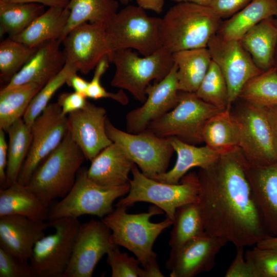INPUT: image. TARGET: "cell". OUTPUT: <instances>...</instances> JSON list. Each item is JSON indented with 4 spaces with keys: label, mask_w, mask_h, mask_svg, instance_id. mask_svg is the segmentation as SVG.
<instances>
[{
    "label": "cell",
    "mask_w": 277,
    "mask_h": 277,
    "mask_svg": "<svg viewBox=\"0 0 277 277\" xmlns=\"http://www.w3.org/2000/svg\"><path fill=\"white\" fill-rule=\"evenodd\" d=\"M221 111L194 92L179 91L177 105L150 123L146 129L159 137H175L195 145L203 142L202 131L206 122Z\"/></svg>",
    "instance_id": "9"
},
{
    "label": "cell",
    "mask_w": 277,
    "mask_h": 277,
    "mask_svg": "<svg viewBox=\"0 0 277 277\" xmlns=\"http://www.w3.org/2000/svg\"><path fill=\"white\" fill-rule=\"evenodd\" d=\"M109 60L108 56L103 57L95 67L93 77L89 82L86 97L94 100L110 98L123 105L128 103V98L123 89L116 93L107 91L101 84V78L109 67Z\"/></svg>",
    "instance_id": "42"
},
{
    "label": "cell",
    "mask_w": 277,
    "mask_h": 277,
    "mask_svg": "<svg viewBox=\"0 0 277 277\" xmlns=\"http://www.w3.org/2000/svg\"><path fill=\"white\" fill-rule=\"evenodd\" d=\"M115 207L102 219L111 230L113 243L132 252L144 269L157 264L153 244L159 235L173 225V221L166 217L161 222H151L152 216L164 212L155 205L150 206L147 212L136 214L128 213L127 207Z\"/></svg>",
    "instance_id": "3"
},
{
    "label": "cell",
    "mask_w": 277,
    "mask_h": 277,
    "mask_svg": "<svg viewBox=\"0 0 277 277\" xmlns=\"http://www.w3.org/2000/svg\"><path fill=\"white\" fill-rule=\"evenodd\" d=\"M228 242L205 233L171 248L165 268L170 277H193L209 272L214 267L217 254Z\"/></svg>",
    "instance_id": "17"
},
{
    "label": "cell",
    "mask_w": 277,
    "mask_h": 277,
    "mask_svg": "<svg viewBox=\"0 0 277 277\" xmlns=\"http://www.w3.org/2000/svg\"><path fill=\"white\" fill-rule=\"evenodd\" d=\"M133 164L123 149L112 143L91 161L87 174L100 185L120 186L129 184V174Z\"/></svg>",
    "instance_id": "23"
},
{
    "label": "cell",
    "mask_w": 277,
    "mask_h": 277,
    "mask_svg": "<svg viewBox=\"0 0 277 277\" xmlns=\"http://www.w3.org/2000/svg\"><path fill=\"white\" fill-rule=\"evenodd\" d=\"M137 6L144 10L160 13L163 10L164 0H136Z\"/></svg>",
    "instance_id": "50"
},
{
    "label": "cell",
    "mask_w": 277,
    "mask_h": 277,
    "mask_svg": "<svg viewBox=\"0 0 277 277\" xmlns=\"http://www.w3.org/2000/svg\"><path fill=\"white\" fill-rule=\"evenodd\" d=\"M66 62L86 74L105 56L112 53L106 39L104 23H85L72 29L64 38Z\"/></svg>",
    "instance_id": "16"
},
{
    "label": "cell",
    "mask_w": 277,
    "mask_h": 277,
    "mask_svg": "<svg viewBox=\"0 0 277 277\" xmlns=\"http://www.w3.org/2000/svg\"><path fill=\"white\" fill-rule=\"evenodd\" d=\"M179 3H189L194 4L209 6L212 0H172Z\"/></svg>",
    "instance_id": "53"
},
{
    "label": "cell",
    "mask_w": 277,
    "mask_h": 277,
    "mask_svg": "<svg viewBox=\"0 0 277 277\" xmlns=\"http://www.w3.org/2000/svg\"><path fill=\"white\" fill-rule=\"evenodd\" d=\"M277 0H252L230 17L222 22L217 33L227 40L240 41L261 21L274 17Z\"/></svg>",
    "instance_id": "28"
},
{
    "label": "cell",
    "mask_w": 277,
    "mask_h": 277,
    "mask_svg": "<svg viewBox=\"0 0 277 277\" xmlns=\"http://www.w3.org/2000/svg\"><path fill=\"white\" fill-rule=\"evenodd\" d=\"M115 66L111 85L129 91L135 99L144 103L150 82H159L170 72L173 65L172 53L164 47L152 54L140 57L132 49L118 50L109 57Z\"/></svg>",
    "instance_id": "6"
},
{
    "label": "cell",
    "mask_w": 277,
    "mask_h": 277,
    "mask_svg": "<svg viewBox=\"0 0 277 277\" xmlns=\"http://www.w3.org/2000/svg\"><path fill=\"white\" fill-rule=\"evenodd\" d=\"M263 107L277 105V69L274 66L250 79L239 98Z\"/></svg>",
    "instance_id": "36"
},
{
    "label": "cell",
    "mask_w": 277,
    "mask_h": 277,
    "mask_svg": "<svg viewBox=\"0 0 277 277\" xmlns=\"http://www.w3.org/2000/svg\"><path fill=\"white\" fill-rule=\"evenodd\" d=\"M274 66L277 69V47L275 53Z\"/></svg>",
    "instance_id": "54"
},
{
    "label": "cell",
    "mask_w": 277,
    "mask_h": 277,
    "mask_svg": "<svg viewBox=\"0 0 277 277\" xmlns=\"http://www.w3.org/2000/svg\"><path fill=\"white\" fill-rule=\"evenodd\" d=\"M240 148L199 168L198 203L205 232L237 247L268 237L254 202Z\"/></svg>",
    "instance_id": "1"
},
{
    "label": "cell",
    "mask_w": 277,
    "mask_h": 277,
    "mask_svg": "<svg viewBox=\"0 0 277 277\" xmlns=\"http://www.w3.org/2000/svg\"><path fill=\"white\" fill-rule=\"evenodd\" d=\"M43 86L30 83L0 91V129L7 132L10 126L23 118L31 101Z\"/></svg>",
    "instance_id": "32"
},
{
    "label": "cell",
    "mask_w": 277,
    "mask_h": 277,
    "mask_svg": "<svg viewBox=\"0 0 277 277\" xmlns=\"http://www.w3.org/2000/svg\"><path fill=\"white\" fill-rule=\"evenodd\" d=\"M69 0H0V3H35L50 7H67Z\"/></svg>",
    "instance_id": "48"
},
{
    "label": "cell",
    "mask_w": 277,
    "mask_h": 277,
    "mask_svg": "<svg viewBox=\"0 0 277 277\" xmlns=\"http://www.w3.org/2000/svg\"><path fill=\"white\" fill-rule=\"evenodd\" d=\"M7 133L8 134L9 142L4 188L10 186L17 181L18 175L29 152L32 140L31 127L28 126L23 118L15 122Z\"/></svg>",
    "instance_id": "33"
},
{
    "label": "cell",
    "mask_w": 277,
    "mask_h": 277,
    "mask_svg": "<svg viewBox=\"0 0 277 277\" xmlns=\"http://www.w3.org/2000/svg\"><path fill=\"white\" fill-rule=\"evenodd\" d=\"M37 48H30L11 38L0 44V77L7 83L31 58Z\"/></svg>",
    "instance_id": "37"
},
{
    "label": "cell",
    "mask_w": 277,
    "mask_h": 277,
    "mask_svg": "<svg viewBox=\"0 0 277 277\" xmlns=\"http://www.w3.org/2000/svg\"><path fill=\"white\" fill-rule=\"evenodd\" d=\"M77 71L73 66L66 63L62 70L42 88L31 101L23 117L28 126L31 127L36 118L49 104L55 92L67 84L70 78Z\"/></svg>",
    "instance_id": "39"
},
{
    "label": "cell",
    "mask_w": 277,
    "mask_h": 277,
    "mask_svg": "<svg viewBox=\"0 0 277 277\" xmlns=\"http://www.w3.org/2000/svg\"><path fill=\"white\" fill-rule=\"evenodd\" d=\"M172 57L177 67L179 90L195 93L212 61L207 47L175 52Z\"/></svg>",
    "instance_id": "30"
},
{
    "label": "cell",
    "mask_w": 277,
    "mask_h": 277,
    "mask_svg": "<svg viewBox=\"0 0 277 277\" xmlns=\"http://www.w3.org/2000/svg\"><path fill=\"white\" fill-rule=\"evenodd\" d=\"M168 138L176 153L177 159L171 170L152 178L162 183L178 184L190 169L206 168L221 155L206 145L199 147L175 137Z\"/></svg>",
    "instance_id": "24"
},
{
    "label": "cell",
    "mask_w": 277,
    "mask_h": 277,
    "mask_svg": "<svg viewBox=\"0 0 277 277\" xmlns=\"http://www.w3.org/2000/svg\"><path fill=\"white\" fill-rule=\"evenodd\" d=\"M196 94L205 102L221 110L228 108V90L225 78L212 60Z\"/></svg>",
    "instance_id": "38"
},
{
    "label": "cell",
    "mask_w": 277,
    "mask_h": 277,
    "mask_svg": "<svg viewBox=\"0 0 277 277\" xmlns=\"http://www.w3.org/2000/svg\"><path fill=\"white\" fill-rule=\"evenodd\" d=\"M67 84L72 87L75 92L86 96V92L89 82L77 75H73L69 80Z\"/></svg>",
    "instance_id": "49"
},
{
    "label": "cell",
    "mask_w": 277,
    "mask_h": 277,
    "mask_svg": "<svg viewBox=\"0 0 277 277\" xmlns=\"http://www.w3.org/2000/svg\"><path fill=\"white\" fill-rule=\"evenodd\" d=\"M255 277H277V249L262 248L256 245L245 253Z\"/></svg>",
    "instance_id": "40"
},
{
    "label": "cell",
    "mask_w": 277,
    "mask_h": 277,
    "mask_svg": "<svg viewBox=\"0 0 277 277\" xmlns=\"http://www.w3.org/2000/svg\"><path fill=\"white\" fill-rule=\"evenodd\" d=\"M87 97L76 92H63L58 97L57 103L62 109V114L67 115L83 108L87 104Z\"/></svg>",
    "instance_id": "46"
},
{
    "label": "cell",
    "mask_w": 277,
    "mask_h": 277,
    "mask_svg": "<svg viewBox=\"0 0 277 277\" xmlns=\"http://www.w3.org/2000/svg\"><path fill=\"white\" fill-rule=\"evenodd\" d=\"M264 108L273 133L277 137V105Z\"/></svg>",
    "instance_id": "51"
},
{
    "label": "cell",
    "mask_w": 277,
    "mask_h": 277,
    "mask_svg": "<svg viewBox=\"0 0 277 277\" xmlns=\"http://www.w3.org/2000/svg\"><path fill=\"white\" fill-rule=\"evenodd\" d=\"M106 110L87 101L85 106L67 116L68 132L90 162L113 142L106 131Z\"/></svg>",
    "instance_id": "19"
},
{
    "label": "cell",
    "mask_w": 277,
    "mask_h": 277,
    "mask_svg": "<svg viewBox=\"0 0 277 277\" xmlns=\"http://www.w3.org/2000/svg\"><path fill=\"white\" fill-rule=\"evenodd\" d=\"M161 21V18L148 16L138 6H126L104 24L110 49H134L144 56L152 54L162 47Z\"/></svg>",
    "instance_id": "7"
},
{
    "label": "cell",
    "mask_w": 277,
    "mask_h": 277,
    "mask_svg": "<svg viewBox=\"0 0 277 277\" xmlns=\"http://www.w3.org/2000/svg\"><path fill=\"white\" fill-rule=\"evenodd\" d=\"M129 189L130 184L116 187L100 185L89 178L87 168H81L69 192L49 207L48 221L66 217L78 218L83 215L102 219L114 210V202L127 194Z\"/></svg>",
    "instance_id": "8"
},
{
    "label": "cell",
    "mask_w": 277,
    "mask_h": 277,
    "mask_svg": "<svg viewBox=\"0 0 277 277\" xmlns=\"http://www.w3.org/2000/svg\"><path fill=\"white\" fill-rule=\"evenodd\" d=\"M70 13L67 7H50L24 31L11 38L33 48L53 39L62 42V35Z\"/></svg>",
    "instance_id": "26"
},
{
    "label": "cell",
    "mask_w": 277,
    "mask_h": 277,
    "mask_svg": "<svg viewBox=\"0 0 277 277\" xmlns=\"http://www.w3.org/2000/svg\"><path fill=\"white\" fill-rule=\"evenodd\" d=\"M85 157L68 131L60 145L33 172L27 188L47 206L73 187Z\"/></svg>",
    "instance_id": "4"
},
{
    "label": "cell",
    "mask_w": 277,
    "mask_h": 277,
    "mask_svg": "<svg viewBox=\"0 0 277 277\" xmlns=\"http://www.w3.org/2000/svg\"><path fill=\"white\" fill-rule=\"evenodd\" d=\"M262 248L277 249V236H268L260 241L256 245Z\"/></svg>",
    "instance_id": "52"
},
{
    "label": "cell",
    "mask_w": 277,
    "mask_h": 277,
    "mask_svg": "<svg viewBox=\"0 0 277 277\" xmlns=\"http://www.w3.org/2000/svg\"><path fill=\"white\" fill-rule=\"evenodd\" d=\"M239 100L241 102L231 111L240 126V148L246 160L252 166L276 161L277 139L264 107Z\"/></svg>",
    "instance_id": "11"
},
{
    "label": "cell",
    "mask_w": 277,
    "mask_h": 277,
    "mask_svg": "<svg viewBox=\"0 0 277 277\" xmlns=\"http://www.w3.org/2000/svg\"><path fill=\"white\" fill-rule=\"evenodd\" d=\"M115 245L111 231L101 220L81 224L64 277H91L102 257Z\"/></svg>",
    "instance_id": "15"
},
{
    "label": "cell",
    "mask_w": 277,
    "mask_h": 277,
    "mask_svg": "<svg viewBox=\"0 0 277 277\" xmlns=\"http://www.w3.org/2000/svg\"><path fill=\"white\" fill-rule=\"evenodd\" d=\"M131 0H118V1L124 5L128 4Z\"/></svg>",
    "instance_id": "55"
},
{
    "label": "cell",
    "mask_w": 277,
    "mask_h": 277,
    "mask_svg": "<svg viewBox=\"0 0 277 277\" xmlns=\"http://www.w3.org/2000/svg\"><path fill=\"white\" fill-rule=\"evenodd\" d=\"M276 139H277V137H276Z\"/></svg>",
    "instance_id": "57"
},
{
    "label": "cell",
    "mask_w": 277,
    "mask_h": 277,
    "mask_svg": "<svg viewBox=\"0 0 277 277\" xmlns=\"http://www.w3.org/2000/svg\"><path fill=\"white\" fill-rule=\"evenodd\" d=\"M62 43L59 39H53L38 47L31 58L1 90L30 83L44 86L66 64L65 54L60 49Z\"/></svg>",
    "instance_id": "22"
},
{
    "label": "cell",
    "mask_w": 277,
    "mask_h": 277,
    "mask_svg": "<svg viewBox=\"0 0 277 277\" xmlns=\"http://www.w3.org/2000/svg\"><path fill=\"white\" fill-rule=\"evenodd\" d=\"M45 11V6L38 3H0L1 36L20 34Z\"/></svg>",
    "instance_id": "34"
},
{
    "label": "cell",
    "mask_w": 277,
    "mask_h": 277,
    "mask_svg": "<svg viewBox=\"0 0 277 277\" xmlns=\"http://www.w3.org/2000/svg\"><path fill=\"white\" fill-rule=\"evenodd\" d=\"M169 245L171 248L205 234L198 201L179 207L175 211Z\"/></svg>",
    "instance_id": "35"
},
{
    "label": "cell",
    "mask_w": 277,
    "mask_h": 277,
    "mask_svg": "<svg viewBox=\"0 0 277 277\" xmlns=\"http://www.w3.org/2000/svg\"><path fill=\"white\" fill-rule=\"evenodd\" d=\"M252 0H212L209 7L221 18L227 19Z\"/></svg>",
    "instance_id": "44"
},
{
    "label": "cell",
    "mask_w": 277,
    "mask_h": 277,
    "mask_svg": "<svg viewBox=\"0 0 277 277\" xmlns=\"http://www.w3.org/2000/svg\"><path fill=\"white\" fill-rule=\"evenodd\" d=\"M221 20L209 6L179 3L161 18L162 46L171 53L207 48L217 33Z\"/></svg>",
    "instance_id": "2"
},
{
    "label": "cell",
    "mask_w": 277,
    "mask_h": 277,
    "mask_svg": "<svg viewBox=\"0 0 277 277\" xmlns=\"http://www.w3.org/2000/svg\"><path fill=\"white\" fill-rule=\"evenodd\" d=\"M236 255L227 269L225 277H255L253 271L245 258L244 247H237Z\"/></svg>",
    "instance_id": "45"
},
{
    "label": "cell",
    "mask_w": 277,
    "mask_h": 277,
    "mask_svg": "<svg viewBox=\"0 0 277 277\" xmlns=\"http://www.w3.org/2000/svg\"><path fill=\"white\" fill-rule=\"evenodd\" d=\"M177 67L174 65L162 81L150 84L147 88V98L143 105L130 111L126 116L128 132L138 133L145 130L151 122L161 117L178 104L179 90Z\"/></svg>",
    "instance_id": "18"
},
{
    "label": "cell",
    "mask_w": 277,
    "mask_h": 277,
    "mask_svg": "<svg viewBox=\"0 0 277 277\" xmlns=\"http://www.w3.org/2000/svg\"><path fill=\"white\" fill-rule=\"evenodd\" d=\"M207 48L225 78L228 109H230L244 85L263 71L256 66L240 41L225 39L216 33L210 39Z\"/></svg>",
    "instance_id": "14"
},
{
    "label": "cell",
    "mask_w": 277,
    "mask_h": 277,
    "mask_svg": "<svg viewBox=\"0 0 277 277\" xmlns=\"http://www.w3.org/2000/svg\"><path fill=\"white\" fill-rule=\"evenodd\" d=\"M49 227L48 221L17 215L0 216V248L29 262L35 244Z\"/></svg>",
    "instance_id": "20"
},
{
    "label": "cell",
    "mask_w": 277,
    "mask_h": 277,
    "mask_svg": "<svg viewBox=\"0 0 277 277\" xmlns=\"http://www.w3.org/2000/svg\"><path fill=\"white\" fill-rule=\"evenodd\" d=\"M274 20H275V22L277 25V10H276V12L274 16Z\"/></svg>",
    "instance_id": "56"
},
{
    "label": "cell",
    "mask_w": 277,
    "mask_h": 277,
    "mask_svg": "<svg viewBox=\"0 0 277 277\" xmlns=\"http://www.w3.org/2000/svg\"><path fill=\"white\" fill-rule=\"evenodd\" d=\"M253 197L268 236H277V160L263 166L248 164Z\"/></svg>",
    "instance_id": "21"
},
{
    "label": "cell",
    "mask_w": 277,
    "mask_h": 277,
    "mask_svg": "<svg viewBox=\"0 0 277 277\" xmlns=\"http://www.w3.org/2000/svg\"><path fill=\"white\" fill-rule=\"evenodd\" d=\"M202 137L206 146L220 154L240 148V126L231 109L211 116L204 126Z\"/></svg>",
    "instance_id": "29"
},
{
    "label": "cell",
    "mask_w": 277,
    "mask_h": 277,
    "mask_svg": "<svg viewBox=\"0 0 277 277\" xmlns=\"http://www.w3.org/2000/svg\"><path fill=\"white\" fill-rule=\"evenodd\" d=\"M5 133L0 129V183L2 188L5 186L8 162V144L6 140Z\"/></svg>",
    "instance_id": "47"
},
{
    "label": "cell",
    "mask_w": 277,
    "mask_h": 277,
    "mask_svg": "<svg viewBox=\"0 0 277 277\" xmlns=\"http://www.w3.org/2000/svg\"><path fill=\"white\" fill-rule=\"evenodd\" d=\"M240 42L260 69L265 71L274 67L277 47V25L274 17L256 25Z\"/></svg>",
    "instance_id": "25"
},
{
    "label": "cell",
    "mask_w": 277,
    "mask_h": 277,
    "mask_svg": "<svg viewBox=\"0 0 277 277\" xmlns=\"http://www.w3.org/2000/svg\"><path fill=\"white\" fill-rule=\"evenodd\" d=\"M48 222L54 232L36 242L30 264L34 277H64L81 223L71 217Z\"/></svg>",
    "instance_id": "10"
},
{
    "label": "cell",
    "mask_w": 277,
    "mask_h": 277,
    "mask_svg": "<svg viewBox=\"0 0 277 277\" xmlns=\"http://www.w3.org/2000/svg\"><path fill=\"white\" fill-rule=\"evenodd\" d=\"M130 180V189L127 195L115 206L128 208L136 202H148L162 210L167 217L174 220L176 209L184 204L198 201L199 183L197 174H186L178 184L156 181L145 175L133 164Z\"/></svg>",
    "instance_id": "5"
},
{
    "label": "cell",
    "mask_w": 277,
    "mask_h": 277,
    "mask_svg": "<svg viewBox=\"0 0 277 277\" xmlns=\"http://www.w3.org/2000/svg\"><path fill=\"white\" fill-rule=\"evenodd\" d=\"M69 17L62 41L72 29L85 23L105 24L117 12L116 0H69Z\"/></svg>",
    "instance_id": "31"
},
{
    "label": "cell",
    "mask_w": 277,
    "mask_h": 277,
    "mask_svg": "<svg viewBox=\"0 0 277 277\" xmlns=\"http://www.w3.org/2000/svg\"><path fill=\"white\" fill-rule=\"evenodd\" d=\"M30 149L18 176L24 185L34 170L61 143L68 131L67 116L62 114L57 102L49 103L31 126Z\"/></svg>",
    "instance_id": "13"
},
{
    "label": "cell",
    "mask_w": 277,
    "mask_h": 277,
    "mask_svg": "<svg viewBox=\"0 0 277 277\" xmlns=\"http://www.w3.org/2000/svg\"><path fill=\"white\" fill-rule=\"evenodd\" d=\"M0 277H34L28 262L0 248Z\"/></svg>",
    "instance_id": "43"
},
{
    "label": "cell",
    "mask_w": 277,
    "mask_h": 277,
    "mask_svg": "<svg viewBox=\"0 0 277 277\" xmlns=\"http://www.w3.org/2000/svg\"><path fill=\"white\" fill-rule=\"evenodd\" d=\"M105 127L108 137L145 175L152 179L167 171L174 151L168 137H159L147 129L135 134L125 132L115 127L108 118Z\"/></svg>",
    "instance_id": "12"
},
{
    "label": "cell",
    "mask_w": 277,
    "mask_h": 277,
    "mask_svg": "<svg viewBox=\"0 0 277 277\" xmlns=\"http://www.w3.org/2000/svg\"><path fill=\"white\" fill-rule=\"evenodd\" d=\"M49 207L17 181L0 189V216H24L39 221H48Z\"/></svg>",
    "instance_id": "27"
},
{
    "label": "cell",
    "mask_w": 277,
    "mask_h": 277,
    "mask_svg": "<svg viewBox=\"0 0 277 277\" xmlns=\"http://www.w3.org/2000/svg\"><path fill=\"white\" fill-rule=\"evenodd\" d=\"M107 262L110 266L112 277H143V268L136 258L121 252L116 245L107 254Z\"/></svg>",
    "instance_id": "41"
}]
</instances>
